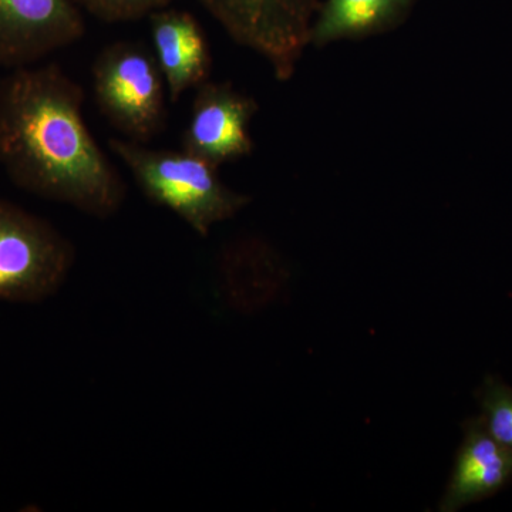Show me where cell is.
Wrapping results in <instances>:
<instances>
[{
	"mask_svg": "<svg viewBox=\"0 0 512 512\" xmlns=\"http://www.w3.org/2000/svg\"><path fill=\"white\" fill-rule=\"evenodd\" d=\"M84 35L74 0H0V70L32 66Z\"/></svg>",
	"mask_w": 512,
	"mask_h": 512,
	"instance_id": "6",
	"label": "cell"
},
{
	"mask_svg": "<svg viewBox=\"0 0 512 512\" xmlns=\"http://www.w3.org/2000/svg\"><path fill=\"white\" fill-rule=\"evenodd\" d=\"M237 45L252 50L279 82L292 79L311 45L322 0H200Z\"/></svg>",
	"mask_w": 512,
	"mask_h": 512,
	"instance_id": "5",
	"label": "cell"
},
{
	"mask_svg": "<svg viewBox=\"0 0 512 512\" xmlns=\"http://www.w3.org/2000/svg\"><path fill=\"white\" fill-rule=\"evenodd\" d=\"M481 414L485 430L501 446L512 451V389L503 380L488 376L480 394Z\"/></svg>",
	"mask_w": 512,
	"mask_h": 512,
	"instance_id": "11",
	"label": "cell"
},
{
	"mask_svg": "<svg viewBox=\"0 0 512 512\" xmlns=\"http://www.w3.org/2000/svg\"><path fill=\"white\" fill-rule=\"evenodd\" d=\"M107 146L148 201L174 212L202 238L251 204L249 195L221 180L218 167L188 151L150 148L127 138H110Z\"/></svg>",
	"mask_w": 512,
	"mask_h": 512,
	"instance_id": "2",
	"label": "cell"
},
{
	"mask_svg": "<svg viewBox=\"0 0 512 512\" xmlns=\"http://www.w3.org/2000/svg\"><path fill=\"white\" fill-rule=\"evenodd\" d=\"M86 92L60 64L0 79V167L20 190L97 220L123 208L127 185L84 121Z\"/></svg>",
	"mask_w": 512,
	"mask_h": 512,
	"instance_id": "1",
	"label": "cell"
},
{
	"mask_svg": "<svg viewBox=\"0 0 512 512\" xmlns=\"http://www.w3.org/2000/svg\"><path fill=\"white\" fill-rule=\"evenodd\" d=\"M258 110L254 97L234 84L208 80L195 89L190 121L181 137L183 150L218 168L251 156L249 124Z\"/></svg>",
	"mask_w": 512,
	"mask_h": 512,
	"instance_id": "7",
	"label": "cell"
},
{
	"mask_svg": "<svg viewBox=\"0 0 512 512\" xmlns=\"http://www.w3.org/2000/svg\"><path fill=\"white\" fill-rule=\"evenodd\" d=\"M74 264L73 242L52 222L0 197V302H45Z\"/></svg>",
	"mask_w": 512,
	"mask_h": 512,
	"instance_id": "4",
	"label": "cell"
},
{
	"mask_svg": "<svg viewBox=\"0 0 512 512\" xmlns=\"http://www.w3.org/2000/svg\"><path fill=\"white\" fill-rule=\"evenodd\" d=\"M97 109L127 140L147 144L167 127L168 92L153 52L131 40L104 46L92 64Z\"/></svg>",
	"mask_w": 512,
	"mask_h": 512,
	"instance_id": "3",
	"label": "cell"
},
{
	"mask_svg": "<svg viewBox=\"0 0 512 512\" xmlns=\"http://www.w3.org/2000/svg\"><path fill=\"white\" fill-rule=\"evenodd\" d=\"M512 481V451L501 446L485 430L480 417L464 423V439L458 448L441 512H456L503 490Z\"/></svg>",
	"mask_w": 512,
	"mask_h": 512,
	"instance_id": "9",
	"label": "cell"
},
{
	"mask_svg": "<svg viewBox=\"0 0 512 512\" xmlns=\"http://www.w3.org/2000/svg\"><path fill=\"white\" fill-rule=\"evenodd\" d=\"M151 43L175 104L188 90L211 80L212 53L207 33L187 10L164 8L148 16Z\"/></svg>",
	"mask_w": 512,
	"mask_h": 512,
	"instance_id": "8",
	"label": "cell"
},
{
	"mask_svg": "<svg viewBox=\"0 0 512 512\" xmlns=\"http://www.w3.org/2000/svg\"><path fill=\"white\" fill-rule=\"evenodd\" d=\"M417 0H325L313 22L311 45L366 39L390 32L409 18Z\"/></svg>",
	"mask_w": 512,
	"mask_h": 512,
	"instance_id": "10",
	"label": "cell"
},
{
	"mask_svg": "<svg viewBox=\"0 0 512 512\" xmlns=\"http://www.w3.org/2000/svg\"><path fill=\"white\" fill-rule=\"evenodd\" d=\"M94 18L106 23H126L148 18L173 0H74Z\"/></svg>",
	"mask_w": 512,
	"mask_h": 512,
	"instance_id": "12",
	"label": "cell"
}]
</instances>
